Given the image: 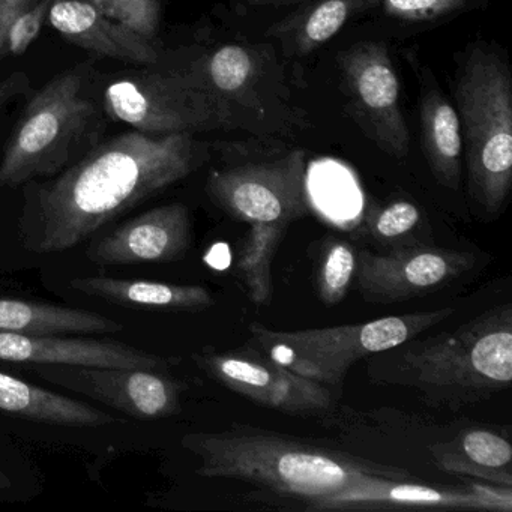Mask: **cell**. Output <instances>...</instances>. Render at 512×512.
I'll use <instances>...</instances> for the list:
<instances>
[{"label": "cell", "instance_id": "1", "mask_svg": "<svg viewBox=\"0 0 512 512\" xmlns=\"http://www.w3.org/2000/svg\"><path fill=\"white\" fill-rule=\"evenodd\" d=\"M193 134L125 133L38 190L34 250L61 253L202 166Z\"/></svg>", "mask_w": 512, "mask_h": 512}, {"label": "cell", "instance_id": "2", "mask_svg": "<svg viewBox=\"0 0 512 512\" xmlns=\"http://www.w3.org/2000/svg\"><path fill=\"white\" fill-rule=\"evenodd\" d=\"M371 377L415 389L427 406H475L512 382V307L500 305L448 334L371 355Z\"/></svg>", "mask_w": 512, "mask_h": 512}, {"label": "cell", "instance_id": "3", "mask_svg": "<svg viewBox=\"0 0 512 512\" xmlns=\"http://www.w3.org/2000/svg\"><path fill=\"white\" fill-rule=\"evenodd\" d=\"M182 446L199 458L197 473L205 478L241 479L307 502L334 493L359 476L406 475L397 467L241 425L218 433L185 434Z\"/></svg>", "mask_w": 512, "mask_h": 512}, {"label": "cell", "instance_id": "4", "mask_svg": "<svg viewBox=\"0 0 512 512\" xmlns=\"http://www.w3.org/2000/svg\"><path fill=\"white\" fill-rule=\"evenodd\" d=\"M206 191L215 205L247 224L236 268L250 301L257 307L268 304L274 293L272 265L278 247L290 224L310 211L304 152L212 170Z\"/></svg>", "mask_w": 512, "mask_h": 512}, {"label": "cell", "instance_id": "5", "mask_svg": "<svg viewBox=\"0 0 512 512\" xmlns=\"http://www.w3.org/2000/svg\"><path fill=\"white\" fill-rule=\"evenodd\" d=\"M469 191L487 215L502 212L512 185V83L493 50L475 47L454 88Z\"/></svg>", "mask_w": 512, "mask_h": 512}, {"label": "cell", "instance_id": "6", "mask_svg": "<svg viewBox=\"0 0 512 512\" xmlns=\"http://www.w3.org/2000/svg\"><path fill=\"white\" fill-rule=\"evenodd\" d=\"M452 314L454 308L446 307L302 331H274L262 323H251L247 344L299 376L332 389L344 382L356 362L416 338Z\"/></svg>", "mask_w": 512, "mask_h": 512}, {"label": "cell", "instance_id": "7", "mask_svg": "<svg viewBox=\"0 0 512 512\" xmlns=\"http://www.w3.org/2000/svg\"><path fill=\"white\" fill-rule=\"evenodd\" d=\"M83 76L65 71L26 107L0 161V187H19L58 172L88 127L94 107L83 95Z\"/></svg>", "mask_w": 512, "mask_h": 512}, {"label": "cell", "instance_id": "8", "mask_svg": "<svg viewBox=\"0 0 512 512\" xmlns=\"http://www.w3.org/2000/svg\"><path fill=\"white\" fill-rule=\"evenodd\" d=\"M107 112L140 133L194 134L229 128V101L196 73H145L118 80L104 94Z\"/></svg>", "mask_w": 512, "mask_h": 512}, {"label": "cell", "instance_id": "9", "mask_svg": "<svg viewBox=\"0 0 512 512\" xmlns=\"http://www.w3.org/2000/svg\"><path fill=\"white\" fill-rule=\"evenodd\" d=\"M338 65L349 98L347 112L383 152L406 158L410 134L388 49L379 43H359L338 56Z\"/></svg>", "mask_w": 512, "mask_h": 512}, {"label": "cell", "instance_id": "10", "mask_svg": "<svg viewBox=\"0 0 512 512\" xmlns=\"http://www.w3.org/2000/svg\"><path fill=\"white\" fill-rule=\"evenodd\" d=\"M194 358L212 379L259 406L298 416H319L334 407L331 388L299 376L250 344L230 352L205 350Z\"/></svg>", "mask_w": 512, "mask_h": 512}, {"label": "cell", "instance_id": "11", "mask_svg": "<svg viewBox=\"0 0 512 512\" xmlns=\"http://www.w3.org/2000/svg\"><path fill=\"white\" fill-rule=\"evenodd\" d=\"M475 257L428 245H403L388 254L358 251L356 278L365 301H410L430 295L469 271Z\"/></svg>", "mask_w": 512, "mask_h": 512}, {"label": "cell", "instance_id": "12", "mask_svg": "<svg viewBox=\"0 0 512 512\" xmlns=\"http://www.w3.org/2000/svg\"><path fill=\"white\" fill-rule=\"evenodd\" d=\"M310 511H377V509H472L512 511V491L499 485L437 488L385 476L364 475L334 493L310 500Z\"/></svg>", "mask_w": 512, "mask_h": 512}, {"label": "cell", "instance_id": "13", "mask_svg": "<svg viewBox=\"0 0 512 512\" xmlns=\"http://www.w3.org/2000/svg\"><path fill=\"white\" fill-rule=\"evenodd\" d=\"M38 373L133 418H170L181 410V383L166 370L50 365Z\"/></svg>", "mask_w": 512, "mask_h": 512}, {"label": "cell", "instance_id": "14", "mask_svg": "<svg viewBox=\"0 0 512 512\" xmlns=\"http://www.w3.org/2000/svg\"><path fill=\"white\" fill-rule=\"evenodd\" d=\"M191 244V221L182 203L151 209L95 242L89 259L101 265L175 262Z\"/></svg>", "mask_w": 512, "mask_h": 512}, {"label": "cell", "instance_id": "15", "mask_svg": "<svg viewBox=\"0 0 512 512\" xmlns=\"http://www.w3.org/2000/svg\"><path fill=\"white\" fill-rule=\"evenodd\" d=\"M0 359L38 365L77 367L149 368L167 370L161 356L142 352L118 341L62 338L58 335H23L0 332Z\"/></svg>", "mask_w": 512, "mask_h": 512}, {"label": "cell", "instance_id": "16", "mask_svg": "<svg viewBox=\"0 0 512 512\" xmlns=\"http://www.w3.org/2000/svg\"><path fill=\"white\" fill-rule=\"evenodd\" d=\"M50 25L82 49L128 64L152 65L158 50L152 40L104 16L88 0H53Z\"/></svg>", "mask_w": 512, "mask_h": 512}, {"label": "cell", "instance_id": "17", "mask_svg": "<svg viewBox=\"0 0 512 512\" xmlns=\"http://www.w3.org/2000/svg\"><path fill=\"white\" fill-rule=\"evenodd\" d=\"M422 148L439 184L458 190L461 182L463 137L457 109L440 91L430 73L421 76Z\"/></svg>", "mask_w": 512, "mask_h": 512}, {"label": "cell", "instance_id": "18", "mask_svg": "<svg viewBox=\"0 0 512 512\" xmlns=\"http://www.w3.org/2000/svg\"><path fill=\"white\" fill-rule=\"evenodd\" d=\"M71 287L116 304L152 310L202 311L214 305V296L209 290L196 284L91 277L77 278L71 281Z\"/></svg>", "mask_w": 512, "mask_h": 512}, {"label": "cell", "instance_id": "19", "mask_svg": "<svg viewBox=\"0 0 512 512\" xmlns=\"http://www.w3.org/2000/svg\"><path fill=\"white\" fill-rule=\"evenodd\" d=\"M0 410L32 421L73 427H103L118 421L109 413L82 401L47 391L5 373H0Z\"/></svg>", "mask_w": 512, "mask_h": 512}, {"label": "cell", "instance_id": "20", "mask_svg": "<svg viewBox=\"0 0 512 512\" xmlns=\"http://www.w3.org/2000/svg\"><path fill=\"white\" fill-rule=\"evenodd\" d=\"M122 325L91 311L41 302L0 299V332L23 335L107 334Z\"/></svg>", "mask_w": 512, "mask_h": 512}, {"label": "cell", "instance_id": "21", "mask_svg": "<svg viewBox=\"0 0 512 512\" xmlns=\"http://www.w3.org/2000/svg\"><path fill=\"white\" fill-rule=\"evenodd\" d=\"M437 464L446 472L475 476L499 487L512 488L511 443L494 431H464L449 445L431 448Z\"/></svg>", "mask_w": 512, "mask_h": 512}, {"label": "cell", "instance_id": "22", "mask_svg": "<svg viewBox=\"0 0 512 512\" xmlns=\"http://www.w3.org/2000/svg\"><path fill=\"white\" fill-rule=\"evenodd\" d=\"M368 0H310L301 10L272 26L268 35L283 41L292 55L319 49L344 28L350 17L367 11Z\"/></svg>", "mask_w": 512, "mask_h": 512}, {"label": "cell", "instance_id": "23", "mask_svg": "<svg viewBox=\"0 0 512 512\" xmlns=\"http://www.w3.org/2000/svg\"><path fill=\"white\" fill-rule=\"evenodd\" d=\"M257 62L253 53L241 46H224L212 53L199 73L218 95L227 100L241 94L253 82Z\"/></svg>", "mask_w": 512, "mask_h": 512}, {"label": "cell", "instance_id": "24", "mask_svg": "<svg viewBox=\"0 0 512 512\" xmlns=\"http://www.w3.org/2000/svg\"><path fill=\"white\" fill-rule=\"evenodd\" d=\"M358 251L352 244L332 239L323 250L317 271V292L326 305L343 301L356 278Z\"/></svg>", "mask_w": 512, "mask_h": 512}, {"label": "cell", "instance_id": "25", "mask_svg": "<svg viewBox=\"0 0 512 512\" xmlns=\"http://www.w3.org/2000/svg\"><path fill=\"white\" fill-rule=\"evenodd\" d=\"M104 16L130 31L154 40L161 23L158 0H88Z\"/></svg>", "mask_w": 512, "mask_h": 512}, {"label": "cell", "instance_id": "26", "mask_svg": "<svg viewBox=\"0 0 512 512\" xmlns=\"http://www.w3.org/2000/svg\"><path fill=\"white\" fill-rule=\"evenodd\" d=\"M470 0H368L367 11L379 10L392 19L433 22L469 8Z\"/></svg>", "mask_w": 512, "mask_h": 512}, {"label": "cell", "instance_id": "27", "mask_svg": "<svg viewBox=\"0 0 512 512\" xmlns=\"http://www.w3.org/2000/svg\"><path fill=\"white\" fill-rule=\"evenodd\" d=\"M422 215L418 206L409 200H395L385 208L379 209L371 217L370 232L373 238L383 244L401 241L407 235L418 229Z\"/></svg>", "mask_w": 512, "mask_h": 512}, {"label": "cell", "instance_id": "28", "mask_svg": "<svg viewBox=\"0 0 512 512\" xmlns=\"http://www.w3.org/2000/svg\"><path fill=\"white\" fill-rule=\"evenodd\" d=\"M53 0H38L28 10L23 11L11 26L7 40V52L22 55L29 49L43 28L44 20L49 17Z\"/></svg>", "mask_w": 512, "mask_h": 512}, {"label": "cell", "instance_id": "29", "mask_svg": "<svg viewBox=\"0 0 512 512\" xmlns=\"http://www.w3.org/2000/svg\"><path fill=\"white\" fill-rule=\"evenodd\" d=\"M38 0H0V56L7 52L8 34L14 20Z\"/></svg>", "mask_w": 512, "mask_h": 512}, {"label": "cell", "instance_id": "30", "mask_svg": "<svg viewBox=\"0 0 512 512\" xmlns=\"http://www.w3.org/2000/svg\"><path fill=\"white\" fill-rule=\"evenodd\" d=\"M29 91V77L25 73H13L0 82V110H4L11 101Z\"/></svg>", "mask_w": 512, "mask_h": 512}, {"label": "cell", "instance_id": "31", "mask_svg": "<svg viewBox=\"0 0 512 512\" xmlns=\"http://www.w3.org/2000/svg\"><path fill=\"white\" fill-rule=\"evenodd\" d=\"M253 5H272V7H284V5L299 4L302 0H247Z\"/></svg>", "mask_w": 512, "mask_h": 512}, {"label": "cell", "instance_id": "32", "mask_svg": "<svg viewBox=\"0 0 512 512\" xmlns=\"http://www.w3.org/2000/svg\"><path fill=\"white\" fill-rule=\"evenodd\" d=\"M11 481L4 472H0V490H7L10 487Z\"/></svg>", "mask_w": 512, "mask_h": 512}]
</instances>
